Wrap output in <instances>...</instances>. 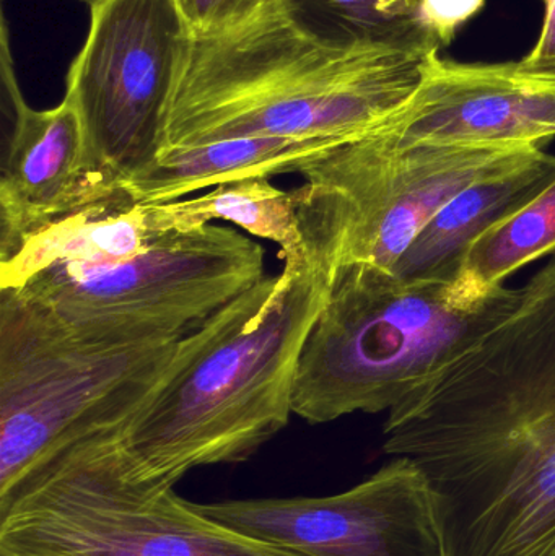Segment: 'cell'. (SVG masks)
<instances>
[{
    "instance_id": "obj_22",
    "label": "cell",
    "mask_w": 555,
    "mask_h": 556,
    "mask_svg": "<svg viewBox=\"0 0 555 556\" xmlns=\"http://www.w3.org/2000/svg\"><path fill=\"white\" fill-rule=\"evenodd\" d=\"M554 129H555V126H554Z\"/></svg>"
},
{
    "instance_id": "obj_1",
    "label": "cell",
    "mask_w": 555,
    "mask_h": 556,
    "mask_svg": "<svg viewBox=\"0 0 555 556\" xmlns=\"http://www.w3.org/2000/svg\"><path fill=\"white\" fill-rule=\"evenodd\" d=\"M331 285L308 254L182 337L162 388L121 433L124 473L175 489L199 467L244 463L279 434L293 415L300 358Z\"/></svg>"
},
{
    "instance_id": "obj_11",
    "label": "cell",
    "mask_w": 555,
    "mask_h": 556,
    "mask_svg": "<svg viewBox=\"0 0 555 556\" xmlns=\"http://www.w3.org/2000/svg\"><path fill=\"white\" fill-rule=\"evenodd\" d=\"M2 41L3 87L15 123L0 173V261L124 182L98 165L80 113L68 98L51 110L26 103L13 72L5 22Z\"/></svg>"
},
{
    "instance_id": "obj_2",
    "label": "cell",
    "mask_w": 555,
    "mask_h": 556,
    "mask_svg": "<svg viewBox=\"0 0 555 556\" xmlns=\"http://www.w3.org/2000/svg\"><path fill=\"white\" fill-rule=\"evenodd\" d=\"M437 55L331 48L280 13L224 35L191 36L163 152L235 137L357 139L404 108Z\"/></svg>"
},
{
    "instance_id": "obj_20",
    "label": "cell",
    "mask_w": 555,
    "mask_h": 556,
    "mask_svg": "<svg viewBox=\"0 0 555 556\" xmlns=\"http://www.w3.org/2000/svg\"><path fill=\"white\" fill-rule=\"evenodd\" d=\"M544 20L537 45L518 61L521 71L528 74L555 77V0H541Z\"/></svg>"
},
{
    "instance_id": "obj_9",
    "label": "cell",
    "mask_w": 555,
    "mask_h": 556,
    "mask_svg": "<svg viewBox=\"0 0 555 556\" xmlns=\"http://www.w3.org/2000/svg\"><path fill=\"white\" fill-rule=\"evenodd\" d=\"M209 518L303 556H443L429 486L407 457L328 496L198 503Z\"/></svg>"
},
{
    "instance_id": "obj_16",
    "label": "cell",
    "mask_w": 555,
    "mask_h": 556,
    "mask_svg": "<svg viewBox=\"0 0 555 556\" xmlns=\"http://www.w3.org/2000/svg\"><path fill=\"white\" fill-rule=\"evenodd\" d=\"M280 15L303 35L338 49H442L422 0H283Z\"/></svg>"
},
{
    "instance_id": "obj_8",
    "label": "cell",
    "mask_w": 555,
    "mask_h": 556,
    "mask_svg": "<svg viewBox=\"0 0 555 556\" xmlns=\"http://www.w3.org/2000/svg\"><path fill=\"white\" fill-rule=\"evenodd\" d=\"M191 33L175 0H93L65 98L98 165L126 181L165 147L166 117Z\"/></svg>"
},
{
    "instance_id": "obj_17",
    "label": "cell",
    "mask_w": 555,
    "mask_h": 556,
    "mask_svg": "<svg viewBox=\"0 0 555 556\" xmlns=\"http://www.w3.org/2000/svg\"><path fill=\"white\" fill-rule=\"evenodd\" d=\"M555 251V169L520 207L485 228L466 250L459 273L485 288Z\"/></svg>"
},
{
    "instance_id": "obj_12",
    "label": "cell",
    "mask_w": 555,
    "mask_h": 556,
    "mask_svg": "<svg viewBox=\"0 0 555 556\" xmlns=\"http://www.w3.org/2000/svg\"><path fill=\"white\" fill-rule=\"evenodd\" d=\"M554 169L555 156L534 147L510 165L476 179L424 225L393 273L406 280L455 277L469 244L533 198Z\"/></svg>"
},
{
    "instance_id": "obj_6",
    "label": "cell",
    "mask_w": 555,
    "mask_h": 556,
    "mask_svg": "<svg viewBox=\"0 0 555 556\" xmlns=\"http://www.w3.org/2000/svg\"><path fill=\"white\" fill-rule=\"evenodd\" d=\"M530 149L534 147H401L371 129L300 169L306 253L331 278L351 266L393 273L424 225L450 199Z\"/></svg>"
},
{
    "instance_id": "obj_10",
    "label": "cell",
    "mask_w": 555,
    "mask_h": 556,
    "mask_svg": "<svg viewBox=\"0 0 555 556\" xmlns=\"http://www.w3.org/2000/svg\"><path fill=\"white\" fill-rule=\"evenodd\" d=\"M554 126L555 77L437 55L411 100L374 130L401 147H544Z\"/></svg>"
},
{
    "instance_id": "obj_15",
    "label": "cell",
    "mask_w": 555,
    "mask_h": 556,
    "mask_svg": "<svg viewBox=\"0 0 555 556\" xmlns=\"http://www.w3.org/2000/svg\"><path fill=\"white\" fill-rule=\"evenodd\" d=\"M300 204L299 188L282 191L270 178L260 176L215 186L201 198L150 205L163 233L199 230L224 220L276 243L283 264H300L308 257L300 227Z\"/></svg>"
},
{
    "instance_id": "obj_3",
    "label": "cell",
    "mask_w": 555,
    "mask_h": 556,
    "mask_svg": "<svg viewBox=\"0 0 555 556\" xmlns=\"http://www.w3.org/2000/svg\"><path fill=\"white\" fill-rule=\"evenodd\" d=\"M517 294L463 273L406 280L375 266L339 270L300 358L293 415L323 425L390 412L497 324Z\"/></svg>"
},
{
    "instance_id": "obj_18",
    "label": "cell",
    "mask_w": 555,
    "mask_h": 556,
    "mask_svg": "<svg viewBox=\"0 0 555 556\" xmlns=\"http://www.w3.org/2000/svg\"><path fill=\"white\" fill-rule=\"evenodd\" d=\"M192 38H211L279 15L283 0H175Z\"/></svg>"
},
{
    "instance_id": "obj_13",
    "label": "cell",
    "mask_w": 555,
    "mask_h": 556,
    "mask_svg": "<svg viewBox=\"0 0 555 556\" xmlns=\"http://www.w3.org/2000/svg\"><path fill=\"white\" fill-rule=\"evenodd\" d=\"M150 204L137 202L121 185L110 194L59 218L29 238L9 260L0 261V288H16L48 267L119 263L163 237Z\"/></svg>"
},
{
    "instance_id": "obj_5",
    "label": "cell",
    "mask_w": 555,
    "mask_h": 556,
    "mask_svg": "<svg viewBox=\"0 0 555 556\" xmlns=\"http://www.w3.org/2000/svg\"><path fill=\"white\" fill-rule=\"evenodd\" d=\"M121 433L68 447L0 500V556H303L209 518L175 489L130 480Z\"/></svg>"
},
{
    "instance_id": "obj_4",
    "label": "cell",
    "mask_w": 555,
    "mask_h": 556,
    "mask_svg": "<svg viewBox=\"0 0 555 556\" xmlns=\"http://www.w3.org/2000/svg\"><path fill=\"white\" fill-rule=\"evenodd\" d=\"M181 340L87 332L0 290V500L68 447L124 431Z\"/></svg>"
},
{
    "instance_id": "obj_14",
    "label": "cell",
    "mask_w": 555,
    "mask_h": 556,
    "mask_svg": "<svg viewBox=\"0 0 555 556\" xmlns=\"http://www.w3.org/2000/svg\"><path fill=\"white\" fill-rule=\"evenodd\" d=\"M345 142L351 140L251 136L169 149L124 185L137 202H175L225 182L299 173L310 160Z\"/></svg>"
},
{
    "instance_id": "obj_19",
    "label": "cell",
    "mask_w": 555,
    "mask_h": 556,
    "mask_svg": "<svg viewBox=\"0 0 555 556\" xmlns=\"http://www.w3.org/2000/svg\"><path fill=\"white\" fill-rule=\"evenodd\" d=\"M485 0H422L424 15L442 48L455 38L459 26L478 15Z\"/></svg>"
},
{
    "instance_id": "obj_21",
    "label": "cell",
    "mask_w": 555,
    "mask_h": 556,
    "mask_svg": "<svg viewBox=\"0 0 555 556\" xmlns=\"http://www.w3.org/2000/svg\"><path fill=\"white\" fill-rule=\"evenodd\" d=\"M84 2H87V0H84Z\"/></svg>"
},
{
    "instance_id": "obj_7",
    "label": "cell",
    "mask_w": 555,
    "mask_h": 556,
    "mask_svg": "<svg viewBox=\"0 0 555 556\" xmlns=\"http://www.w3.org/2000/svg\"><path fill=\"white\" fill-rule=\"evenodd\" d=\"M264 277V248L235 228L169 231L103 266L48 267L0 288L87 332L186 337Z\"/></svg>"
}]
</instances>
